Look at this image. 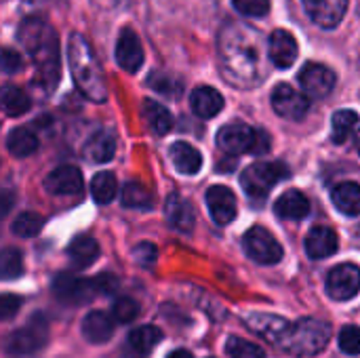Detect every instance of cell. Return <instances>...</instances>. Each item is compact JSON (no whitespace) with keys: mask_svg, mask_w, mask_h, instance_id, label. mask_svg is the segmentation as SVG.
<instances>
[{"mask_svg":"<svg viewBox=\"0 0 360 358\" xmlns=\"http://www.w3.org/2000/svg\"><path fill=\"white\" fill-rule=\"evenodd\" d=\"M219 70L226 82L238 89H253L268 76L270 44L262 32L245 21H230L217 38Z\"/></svg>","mask_w":360,"mask_h":358,"instance_id":"obj_1","label":"cell"},{"mask_svg":"<svg viewBox=\"0 0 360 358\" xmlns=\"http://www.w3.org/2000/svg\"><path fill=\"white\" fill-rule=\"evenodd\" d=\"M17 38L36 68V84H40L46 93H53L61 80L57 32L42 17H27L19 25Z\"/></svg>","mask_w":360,"mask_h":358,"instance_id":"obj_2","label":"cell"},{"mask_svg":"<svg viewBox=\"0 0 360 358\" xmlns=\"http://www.w3.org/2000/svg\"><path fill=\"white\" fill-rule=\"evenodd\" d=\"M68 61H70L72 78H74L78 91L86 99H91L95 103H103L108 99V87H105L101 65L97 61V55H95L91 42L78 32L70 36Z\"/></svg>","mask_w":360,"mask_h":358,"instance_id":"obj_3","label":"cell"},{"mask_svg":"<svg viewBox=\"0 0 360 358\" xmlns=\"http://www.w3.org/2000/svg\"><path fill=\"white\" fill-rule=\"evenodd\" d=\"M331 325L321 319H302L291 325L285 340V350L295 357H316L321 354L331 340Z\"/></svg>","mask_w":360,"mask_h":358,"instance_id":"obj_4","label":"cell"},{"mask_svg":"<svg viewBox=\"0 0 360 358\" xmlns=\"http://www.w3.org/2000/svg\"><path fill=\"white\" fill-rule=\"evenodd\" d=\"M289 175V169L283 162H255L247 167L240 175V186L249 198L264 200L270 190Z\"/></svg>","mask_w":360,"mask_h":358,"instance_id":"obj_5","label":"cell"},{"mask_svg":"<svg viewBox=\"0 0 360 358\" xmlns=\"http://www.w3.org/2000/svg\"><path fill=\"white\" fill-rule=\"evenodd\" d=\"M49 342V325L44 317H32L23 327L13 331L6 340V350L17 357H30L40 352Z\"/></svg>","mask_w":360,"mask_h":358,"instance_id":"obj_6","label":"cell"},{"mask_svg":"<svg viewBox=\"0 0 360 358\" xmlns=\"http://www.w3.org/2000/svg\"><path fill=\"white\" fill-rule=\"evenodd\" d=\"M259 135H262V129H253L245 122H230L219 129L217 146L230 156H238L245 152L257 154Z\"/></svg>","mask_w":360,"mask_h":358,"instance_id":"obj_7","label":"cell"},{"mask_svg":"<svg viewBox=\"0 0 360 358\" xmlns=\"http://www.w3.org/2000/svg\"><path fill=\"white\" fill-rule=\"evenodd\" d=\"M243 247H245V253L262 266H274L283 260L281 243L262 226H255L245 234Z\"/></svg>","mask_w":360,"mask_h":358,"instance_id":"obj_8","label":"cell"},{"mask_svg":"<svg viewBox=\"0 0 360 358\" xmlns=\"http://www.w3.org/2000/svg\"><path fill=\"white\" fill-rule=\"evenodd\" d=\"M53 293L61 304L78 306L84 302H91L97 295L93 279H78L74 274L61 272L53 281Z\"/></svg>","mask_w":360,"mask_h":358,"instance_id":"obj_9","label":"cell"},{"mask_svg":"<svg viewBox=\"0 0 360 358\" xmlns=\"http://www.w3.org/2000/svg\"><path fill=\"white\" fill-rule=\"evenodd\" d=\"M272 108L287 120H302L310 110V99L291 84L281 82L272 91Z\"/></svg>","mask_w":360,"mask_h":358,"instance_id":"obj_10","label":"cell"},{"mask_svg":"<svg viewBox=\"0 0 360 358\" xmlns=\"http://www.w3.org/2000/svg\"><path fill=\"white\" fill-rule=\"evenodd\" d=\"M360 291V268L354 264H340L327 276V293L335 302H348Z\"/></svg>","mask_w":360,"mask_h":358,"instance_id":"obj_11","label":"cell"},{"mask_svg":"<svg viewBox=\"0 0 360 358\" xmlns=\"http://www.w3.org/2000/svg\"><path fill=\"white\" fill-rule=\"evenodd\" d=\"M300 82L310 97H327L335 87V74L323 63L308 61L300 72Z\"/></svg>","mask_w":360,"mask_h":358,"instance_id":"obj_12","label":"cell"},{"mask_svg":"<svg viewBox=\"0 0 360 358\" xmlns=\"http://www.w3.org/2000/svg\"><path fill=\"white\" fill-rule=\"evenodd\" d=\"M247 327L253 329L259 338H264L266 342L274 344V346H283L287 335H289V329L291 325L283 319V317H276V314H264V312H255V314H249L245 319Z\"/></svg>","mask_w":360,"mask_h":358,"instance_id":"obj_13","label":"cell"},{"mask_svg":"<svg viewBox=\"0 0 360 358\" xmlns=\"http://www.w3.org/2000/svg\"><path fill=\"white\" fill-rule=\"evenodd\" d=\"M304 8L316 25L333 30L342 23L348 11V0H304Z\"/></svg>","mask_w":360,"mask_h":358,"instance_id":"obj_14","label":"cell"},{"mask_svg":"<svg viewBox=\"0 0 360 358\" xmlns=\"http://www.w3.org/2000/svg\"><path fill=\"white\" fill-rule=\"evenodd\" d=\"M205 198L215 224L228 226L236 217V196L228 186H211Z\"/></svg>","mask_w":360,"mask_h":358,"instance_id":"obj_15","label":"cell"},{"mask_svg":"<svg viewBox=\"0 0 360 358\" xmlns=\"http://www.w3.org/2000/svg\"><path fill=\"white\" fill-rule=\"evenodd\" d=\"M44 190L53 196H72L82 192V175L76 167L63 165L44 177Z\"/></svg>","mask_w":360,"mask_h":358,"instance_id":"obj_16","label":"cell"},{"mask_svg":"<svg viewBox=\"0 0 360 358\" xmlns=\"http://www.w3.org/2000/svg\"><path fill=\"white\" fill-rule=\"evenodd\" d=\"M268 44H270V59H272V65L278 68V70H287L295 63L297 59V53H300V46H297V40L291 32L287 30H274L268 38Z\"/></svg>","mask_w":360,"mask_h":358,"instance_id":"obj_17","label":"cell"},{"mask_svg":"<svg viewBox=\"0 0 360 358\" xmlns=\"http://www.w3.org/2000/svg\"><path fill=\"white\" fill-rule=\"evenodd\" d=\"M116 61L124 72H137L143 65V46L133 30H122L116 42Z\"/></svg>","mask_w":360,"mask_h":358,"instance_id":"obj_18","label":"cell"},{"mask_svg":"<svg viewBox=\"0 0 360 358\" xmlns=\"http://www.w3.org/2000/svg\"><path fill=\"white\" fill-rule=\"evenodd\" d=\"M165 213H167V222L173 230L181 232V234H190L196 226V213L194 207L190 205V200H186L179 194H169L167 205H165Z\"/></svg>","mask_w":360,"mask_h":358,"instance_id":"obj_19","label":"cell"},{"mask_svg":"<svg viewBox=\"0 0 360 358\" xmlns=\"http://www.w3.org/2000/svg\"><path fill=\"white\" fill-rule=\"evenodd\" d=\"M338 247H340V238L327 226H316L306 236V253L312 260H327L338 251Z\"/></svg>","mask_w":360,"mask_h":358,"instance_id":"obj_20","label":"cell"},{"mask_svg":"<svg viewBox=\"0 0 360 358\" xmlns=\"http://www.w3.org/2000/svg\"><path fill=\"white\" fill-rule=\"evenodd\" d=\"M190 106L198 118L207 120L224 110V95L213 87H196L190 95Z\"/></svg>","mask_w":360,"mask_h":358,"instance_id":"obj_21","label":"cell"},{"mask_svg":"<svg viewBox=\"0 0 360 358\" xmlns=\"http://www.w3.org/2000/svg\"><path fill=\"white\" fill-rule=\"evenodd\" d=\"M82 335L91 342V344H105L112 340L114 335V317L101 312V310H93L84 317L82 321Z\"/></svg>","mask_w":360,"mask_h":358,"instance_id":"obj_22","label":"cell"},{"mask_svg":"<svg viewBox=\"0 0 360 358\" xmlns=\"http://www.w3.org/2000/svg\"><path fill=\"white\" fill-rule=\"evenodd\" d=\"M169 156L181 175H196L202 167V154L186 141H175L169 150Z\"/></svg>","mask_w":360,"mask_h":358,"instance_id":"obj_23","label":"cell"},{"mask_svg":"<svg viewBox=\"0 0 360 358\" xmlns=\"http://www.w3.org/2000/svg\"><path fill=\"white\" fill-rule=\"evenodd\" d=\"M281 219H304L310 213V200L300 190H287L274 205Z\"/></svg>","mask_w":360,"mask_h":358,"instance_id":"obj_24","label":"cell"},{"mask_svg":"<svg viewBox=\"0 0 360 358\" xmlns=\"http://www.w3.org/2000/svg\"><path fill=\"white\" fill-rule=\"evenodd\" d=\"M333 205L338 207L340 213L348 217L360 215V186L354 181H342L333 188L331 192Z\"/></svg>","mask_w":360,"mask_h":358,"instance_id":"obj_25","label":"cell"},{"mask_svg":"<svg viewBox=\"0 0 360 358\" xmlns=\"http://www.w3.org/2000/svg\"><path fill=\"white\" fill-rule=\"evenodd\" d=\"M116 154V139L112 131H97L84 146V156L91 162H108Z\"/></svg>","mask_w":360,"mask_h":358,"instance_id":"obj_26","label":"cell"},{"mask_svg":"<svg viewBox=\"0 0 360 358\" xmlns=\"http://www.w3.org/2000/svg\"><path fill=\"white\" fill-rule=\"evenodd\" d=\"M68 255H70V260H72V264L76 268H89L99 257V245H97L95 238L86 236V234H80L70 243Z\"/></svg>","mask_w":360,"mask_h":358,"instance_id":"obj_27","label":"cell"},{"mask_svg":"<svg viewBox=\"0 0 360 358\" xmlns=\"http://www.w3.org/2000/svg\"><path fill=\"white\" fill-rule=\"evenodd\" d=\"M141 114H143V120L146 124L156 133V135H165L173 129V116L169 112V108H165L162 103L158 101H152V99H146L143 101V108H141Z\"/></svg>","mask_w":360,"mask_h":358,"instance_id":"obj_28","label":"cell"},{"mask_svg":"<svg viewBox=\"0 0 360 358\" xmlns=\"http://www.w3.org/2000/svg\"><path fill=\"white\" fill-rule=\"evenodd\" d=\"M6 150L15 158H25V156H30V154H34L38 150V137H36L34 131H30L25 127H17L6 137Z\"/></svg>","mask_w":360,"mask_h":358,"instance_id":"obj_29","label":"cell"},{"mask_svg":"<svg viewBox=\"0 0 360 358\" xmlns=\"http://www.w3.org/2000/svg\"><path fill=\"white\" fill-rule=\"evenodd\" d=\"M160 342H162V331L152 325L137 327L129 335V348L139 357H146L148 352H152V348H156Z\"/></svg>","mask_w":360,"mask_h":358,"instance_id":"obj_30","label":"cell"},{"mask_svg":"<svg viewBox=\"0 0 360 358\" xmlns=\"http://www.w3.org/2000/svg\"><path fill=\"white\" fill-rule=\"evenodd\" d=\"M120 200L127 209H139V211H150L154 207V196L152 192L137 184V181H127L122 186V194H120Z\"/></svg>","mask_w":360,"mask_h":358,"instance_id":"obj_31","label":"cell"},{"mask_svg":"<svg viewBox=\"0 0 360 358\" xmlns=\"http://www.w3.org/2000/svg\"><path fill=\"white\" fill-rule=\"evenodd\" d=\"M116 192H118V184H116L114 173L99 171L93 177V181H91V194H93V198H95L97 205H110L116 198Z\"/></svg>","mask_w":360,"mask_h":358,"instance_id":"obj_32","label":"cell"},{"mask_svg":"<svg viewBox=\"0 0 360 358\" xmlns=\"http://www.w3.org/2000/svg\"><path fill=\"white\" fill-rule=\"evenodd\" d=\"M2 108L8 116H23L32 108V101L23 89L8 84L4 87V93H2Z\"/></svg>","mask_w":360,"mask_h":358,"instance_id":"obj_33","label":"cell"},{"mask_svg":"<svg viewBox=\"0 0 360 358\" xmlns=\"http://www.w3.org/2000/svg\"><path fill=\"white\" fill-rule=\"evenodd\" d=\"M356 127H359V114L354 110H340V112H335L333 120H331L333 141L335 143H344L354 133Z\"/></svg>","mask_w":360,"mask_h":358,"instance_id":"obj_34","label":"cell"},{"mask_svg":"<svg viewBox=\"0 0 360 358\" xmlns=\"http://www.w3.org/2000/svg\"><path fill=\"white\" fill-rule=\"evenodd\" d=\"M42 226H44L42 215H38L34 211H25V213H19L17 215V219L13 222L11 230L19 238H32V236H36L42 230Z\"/></svg>","mask_w":360,"mask_h":358,"instance_id":"obj_35","label":"cell"},{"mask_svg":"<svg viewBox=\"0 0 360 358\" xmlns=\"http://www.w3.org/2000/svg\"><path fill=\"white\" fill-rule=\"evenodd\" d=\"M0 274L2 281H13L23 274V255L15 247H6L0 257Z\"/></svg>","mask_w":360,"mask_h":358,"instance_id":"obj_36","label":"cell"},{"mask_svg":"<svg viewBox=\"0 0 360 358\" xmlns=\"http://www.w3.org/2000/svg\"><path fill=\"white\" fill-rule=\"evenodd\" d=\"M148 84L154 89V91H158V93H162V95H167V97H179V93H181V82L177 80V78H173V76H169L167 72H152L150 76H148Z\"/></svg>","mask_w":360,"mask_h":358,"instance_id":"obj_37","label":"cell"},{"mask_svg":"<svg viewBox=\"0 0 360 358\" xmlns=\"http://www.w3.org/2000/svg\"><path fill=\"white\" fill-rule=\"evenodd\" d=\"M226 352L230 358H266V352L259 346L243 338H230L226 344Z\"/></svg>","mask_w":360,"mask_h":358,"instance_id":"obj_38","label":"cell"},{"mask_svg":"<svg viewBox=\"0 0 360 358\" xmlns=\"http://www.w3.org/2000/svg\"><path fill=\"white\" fill-rule=\"evenodd\" d=\"M139 314V304L131 298H118L112 306V317L120 325H129L137 319Z\"/></svg>","mask_w":360,"mask_h":358,"instance_id":"obj_39","label":"cell"},{"mask_svg":"<svg viewBox=\"0 0 360 358\" xmlns=\"http://www.w3.org/2000/svg\"><path fill=\"white\" fill-rule=\"evenodd\" d=\"M234 8L243 17H266L270 13V0H232Z\"/></svg>","mask_w":360,"mask_h":358,"instance_id":"obj_40","label":"cell"},{"mask_svg":"<svg viewBox=\"0 0 360 358\" xmlns=\"http://www.w3.org/2000/svg\"><path fill=\"white\" fill-rule=\"evenodd\" d=\"M340 348L346 354H360V327L346 325L340 333Z\"/></svg>","mask_w":360,"mask_h":358,"instance_id":"obj_41","label":"cell"},{"mask_svg":"<svg viewBox=\"0 0 360 358\" xmlns=\"http://www.w3.org/2000/svg\"><path fill=\"white\" fill-rule=\"evenodd\" d=\"M133 257L141 268H152L158 260V249L152 243H139L133 251Z\"/></svg>","mask_w":360,"mask_h":358,"instance_id":"obj_42","label":"cell"},{"mask_svg":"<svg viewBox=\"0 0 360 358\" xmlns=\"http://www.w3.org/2000/svg\"><path fill=\"white\" fill-rule=\"evenodd\" d=\"M19 308H21V298L11 295V293L2 295V300H0V317L4 321H11L19 312Z\"/></svg>","mask_w":360,"mask_h":358,"instance_id":"obj_43","label":"cell"},{"mask_svg":"<svg viewBox=\"0 0 360 358\" xmlns=\"http://www.w3.org/2000/svg\"><path fill=\"white\" fill-rule=\"evenodd\" d=\"M23 68V59H21V55L17 53V51H13V49H4L2 51V70L6 72V74H15V72H19Z\"/></svg>","mask_w":360,"mask_h":358,"instance_id":"obj_44","label":"cell"},{"mask_svg":"<svg viewBox=\"0 0 360 358\" xmlns=\"http://www.w3.org/2000/svg\"><path fill=\"white\" fill-rule=\"evenodd\" d=\"M93 283H95L97 295H112L118 287V281L112 274H99L93 279Z\"/></svg>","mask_w":360,"mask_h":358,"instance_id":"obj_45","label":"cell"},{"mask_svg":"<svg viewBox=\"0 0 360 358\" xmlns=\"http://www.w3.org/2000/svg\"><path fill=\"white\" fill-rule=\"evenodd\" d=\"M167 358H194V357H192V352H188V350H173V352H171Z\"/></svg>","mask_w":360,"mask_h":358,"instance_id":"obj_46","label":"cell"},{"mask_svg":"<svg viewBox=\"0 0 360 358\" xmlns=\"http://www.w3.org/2000/svg\"><path fill=\"white\" fill-rule=\"evenodd\" d=\"M97 6H105V8H110V6H114V4H118V0H93Z\"/></svg>","mask_w":360,"mask_h":358,"instance_id":"obj_47","label":"cell"},{"mask_svg":"<svg viewBox=\"0 0 360 358\" xmlns=\"http://www.w3.org/2000/svg\"><path fill=\"white\" fill-rule=\"evenodd\" d=\"M356 150H359V154H360V129H359V133H356Z\"/></svg>","mask_w":360,"mask_h":358,"instance_id":"obj_48","label":"cell"}]
</instances>
